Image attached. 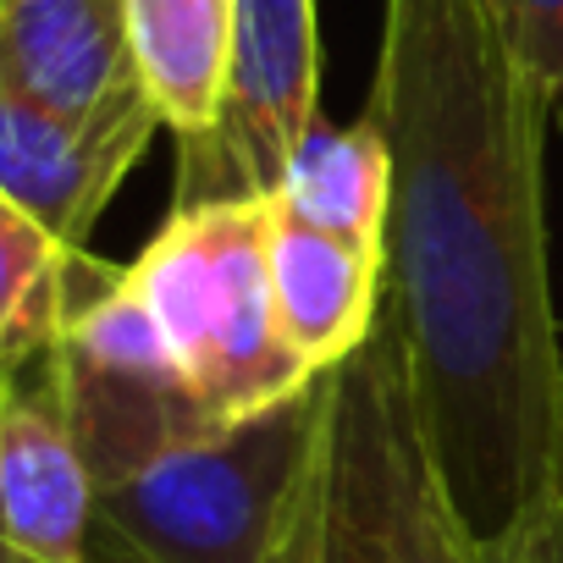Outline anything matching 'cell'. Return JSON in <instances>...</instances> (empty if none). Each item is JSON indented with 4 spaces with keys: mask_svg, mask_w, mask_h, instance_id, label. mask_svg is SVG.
<instances>
[{
    "mask_svg": "<svg viewBox=\"0 0 563 563\" xmlns=\"http://www.w3.org/2000/svg\"><path fill=\"white\" fill-rule=\"evenodd\" d=\"M365 117L387 144L382 321L404 338L453 503L497 552L563 492L552 95L486 0H387Z\"/></svg>",
    "mask_w": 563,
    "mask_h": 563,
    "instance_id": "6da1fadb",
    "label": "cell"
},
{
    "mask_svg": "<svg viewBox=\"0 0 563 563\" xmlns=\"http://www.w3.org/2000/svg\"><path fill=\"white\" fill-rule=\"evenodd\" d=\"M276 563H497L453 503L387 321L321 371V437Z\"/></svg>",
    "mask_w": 563,
    "mask_h": 563,
    "instance_id": "7a4b0ae2",
    "label": "cell"
},
{
    "mask_svg": "<svg viewBox=\"0 0 563 563\" xmlns=\"http://www.w3.org/2000/svg\"><path fill=\"white\" fill-rule=\"evenodd\" d=\"M321 437V376L95 486V563H276Z\"/></svg>",
    "mask_w": 563,
    "mask_h": 563,
    "instance_id": "3957f363",
    "label": "cell"
},
{
    "mask_svg": "<svg viewBox=\"0 0 563 563\" xmlns=\"http://www.w3.org/2000/svg\"><path fill=\"white\" fill-rule=\"evenodd\" d=\"M265 221L271 199L172 210L150 249L122 271L210 426L249 420L316 382L276 327Z\"/></svg>",
    "mask_w": 563,
    "mask_h": 563,
    "instance_id": "277c9868",
    "label": "cell"
},
{
    "mask_svg": "<svg viewBox=\"0 0 563 563\" xmlns=\"http://www.w3.org/2000/svg\"><path fill=\"white\" fill-rule=\"evenodd\" d=\"M51 376L95 486L122 481L172 442L210 431L150 310L128 294L122 271H106L89 254L73 265V310L62 343L51 349Z\"/></svg>",
    "mask_w": 563,
    "mask_h": 563,
    "instance_id": "5b68a950",
    "label": "cell"
},
{
    "mask_svg": "<svg viewBox=\"0 0 563 563\" xmlns=\"http://www.w3.org/2000/svg\"><path fill=\"white\" fill-rule=\"evenodd\" d=\"M321 128V29L316 0H238L221 117L177 144V205L276 199L288 166Z\"/></svg>",
    "mask_w": 563,
    "mask_h": 563,
    "instance_id": "8992f818",
    "label": "cell"
},
{
    "mask_svg": "<svg viewBox=\"0 0 563 563\" xmlns=\"http://www.w3.org/2000/svg\"><path fill=\"white\" fill-rule=\"evenodd\" d=\"M95 475L51 354L0 376V547L29 563H95Z\"/></svg>",
    "mask_w": 563,
    "mask_h": 563,
    "instance_id": "52a82bcc",
    "label": "cell"
},
{
    "mask_svg": "<svg viewBox=\"0 0 563 563\" xmlns=\"http://www.w3.org/2000/svg\"><path fill=\"white\" fill-rule=\"evenodd\" d=\"M155 128L161 117L150 100L100 122H73L0 89V194L67 249H84Z\"/></svg>",
    "mask_w": 563,
    "mask_h": 563,
    "instance_id": "ba28073f",
    "label": "cell"
},
{
    "mask_svg": "<svg viewBox=\"0 0 563 563\" xmlns=\"http://www.w3.org/2000/svg\"><path fill=\"white\" fill-rule=\"evenodd\" d=\"M0 89L73 122L150 100L128 45V0H0Z\"/></svg>",
    "mask_w": 563,
    "mask_h": 563,
    "instance_id": "9c48e42d",
    "label": "cell"
},
{
    "mask_svg": "<svg viewBox=\"0 0 563 563\" xmlns=\"http://www.w3.org/2000/svg\"><path fill=\"white\" fill-rule=\"evenodd\" d=\"M265 271L276 327L316 376L349 360L382 327V249L365 238L316 227L271 205Z\"/></svg>",
    "mask_w": 563,
    "mask_h": 563,
    "instance_id": "30bf717a",
    "label": "cell"
},
{
    "mask_svg": "<svg viewBox=\"0 0 563 563\" xmlns=\"http://www.w3.org/2000/svg\"><path fill=\"white\" fill-rule=\"evenodd\" d=\"M238 0H128V45L139 84L177 133V144L205 139L221 117V84L232 56Z\"/></svg>",
    "mask_w": 563,
    "mask_h": 563,
    "instance_id": "8fae6325",
    "label": "cell"
},
{
    "mask_svg": "<svg viewBox=\"0 0 563 563\" xmlns=\"http://www.w3.org/2000/svg\"><path fill=\"white\" fill-rule=\"evenodd\" d=\"M78 254L84 249H67L0 194V376L45 360L62 343Z\"/></svg>",
    "mask_w": 563,
    "mask_h": 563,
    "instance_id": "7c38bea8",
    "label": "cell"
},
{
    "mask_svg": "<svg viewBox=\"0 0 563 563\" xmlns=\"http://www.w3.org/2000/svg\"><path fill=\"white\" fill-rule=\"evenodd\" d=\"M282 210H294L316 227L365 238L382 249V221H387V144L376 133L371 117H360L354 128L332 133L316 128V139L299 150V161L288 166V183L276 188Z\"/></svg>",
    "mask_w": 563,
    "mask_h": 563,
    "instance_id": "4fadbf2b",
    "label": "cell"
},
{
    "mask_svg": "<svg viewBox=\"0 0 563 563\" xmlns=\"http://www.w3.org/2000/svg\"><path fill=\"white\" fill-rule=\"evenodd\" d=\"M508 51L525 62V73L563 106V0H486Z\"/></svg>",
    "mask_w": 563,
    "mask_h": 563,
    "instance_id": "5bb4252c",
    "label": "cell"
},
{
    "mask_svg": "<svg viewBox=\"0 0 563 563\" xmlns=\"http://www.w3.org/2000/svg\"><path fill=\"white\" fill-rule=\"evenodd\" d=\"M0 563H29V558H18L12 547H0Z\"/></svg>",
    "mask_w": 563,
    "mask_h": 563,
    "instance_id": "9a60e30c",
    "label": "cell"
}]
</instances>
